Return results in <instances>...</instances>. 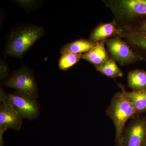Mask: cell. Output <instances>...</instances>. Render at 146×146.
I'll return each mask as SVG.
<instances>
[{
  "instance_id": "1",
  "label": "cell",
  "mask_w": 146,
  "mask_h": 146,
  "mask_svg": "<svg viewBox=\"0 0 146 146\" xmlns=\"http://www.w3.org/2000/svg\"><path fill=\"white\" fill-rule=\"evenodd\" d=\"M118 28L126 30L146 16V0H103Z\"/></svg>"
},
{
  "instance_id": "2",
  "label": "cell",
  "mask_w": 146,
  "mask_h": 146,
  "mask_svg": "<svg viewBox=\"0 0 146 146\" xmlns=\"http://www.w3.org/2000/svg\"><path fill=\"white\" fill-rule=\"evenodd\" d=\"M118 85L120 92L112 97L111 102L106 108V113L113 122L115 128L116 146H121L123 134L127 122L136 116L135 109L126 94L125 88L121 84Z\"/></svg>"
},
{
  "instance_id": "3",
  "label": "cell",
  "mask_w": 146,
  "mask_h": 146,
  "mask_svg": "<svg viewBox=\"0 0 146 146\" xmlns=\"http://www.w3.org/2000/svg\"><path fill=\"white\" fill-rule=\"evenodd\" d=\"M44 33V28L36 25L20 27L11 34L5 49L6 54L21 58Z\"/></svg>"
},
{
  "instance_id": "4",
  "label": "cell",
  "mask_w": 146,
  "mask_h": 146,
  "mask_svg": "<svg viewBox=\"0 0 146 146\" xmlns=\"http://www.w3.org/2000/svg\"><path fill=\"white\" fill-rule=\"evenodd\" d=\"M0 100L9 105L23 119L35 120L40 114V105L37 98L26 93L18 91L5 93L1 88Z\"/></svg>"
},
{
  "instance_id": "5",
  "label": "cell",
  "mask_w": 146,
  "mask_h": 146,
  "mask_svg": "<svg viewBox=\"0 0 146 146\" xmlns=\"http://www.w3.org/2000/svg\"><path fill=\"white\" fill-rule=\"evenodd\" d=\"M105 44L110 57L121 66H126L143 60V58L136 53L121 36H114L106 39Z\"/></svg>"
},
{
  "instance_id": "6",
  "label": "cell",
  "mask_w": 146,
  "mask_h": 146,
  "mask_svg": "<svg viewBox=\"0 0 146 146\" xmlns=\"http://www.w3.org/2000/svg\"><path fill=\"white\" fill-rule=\"evenodd\" d=\"M3 85L24 92L37 98L38 89L33 72L22 67L13 72L3 83Z\"/></svg>"
},
{
  "instance_id": "7",
  "label": "cell",
  "mask_w": 146,
  "mask_h": 146,
  "mask_svg": "<svg viewBox=\"0 0 146 146\" xmlns=\"http://www.w3.org/2000/svg\"><path fill=\"white\" fill-rule=\"evenodd\" d=\"M146 137V116L136 115L125 129L121 146H143Z\"/></svg>"
},
{
  "instance_id": "8",
  "label": "cell",
  "mask_w": 146,
  "mask_h": 146,
  "mask_svg": "<svg viewBox=\"0 0 146 146\" xmlns=\"http://www.w3.org/2000/svg\"><path fill=\"white\" fill-rule=\"evenodd\" d=\"M1 103L0 129L20 130L23 125V119L9 105Z\"/></svg>"
},
{
  "instance_id": "9",
  "label": "cell",
  "mask_w": 146,
  "mask_h": 146,
  "mask_svg": "<svg viewBox=\"0 0 146 146\" xmlns=\"http://www.w3.org/2000/svg\"><path fill=\"white\" fill-rule=\"evenodd\" d=\"M146 63V33L122 30L120 36Z\"/></svg>"
},
{
  "instance_id": "10",
  "label": "cell",
  "mask_w": 146,
  "mask_h": 146,
  "mask_svg": "<svg viewBox=\"0 0 146 146\" xmlns=\"http://www.w3.org/2000/svg\"><path fill=\"white\" fill-rule=\"evenodd\" d=\"M122 29L118 28L115 23L112 22L100 24L91 32L89 40L94 43H98L112 37L120 36Z\"/></svg>"
},
{
  "instance_id": "11",
  "label": "cell",
  "mask_w": 146,
  "mask_h": 146,
  "mask_svg": "<svg viewBox=\"0 0 146 146\" xmlns=\"http://www.w3.org/2000/svg\"><path fill=\"white\" fill-rule=\"evenodd\" d=\"M105 43V40L98 42L90 51L82 55V59L93 64L95 68L100 66L110 57L106 49Z\"/></svg>"
},
{
  "instance_id": "12",
  "label": "cell",
  "mask_w": 146,
  "mask_h": 146,
  "mask_svg": "<svg viewBox=\"0 0 146 146\" xmlns=\"http://www.w3.org/2000/svg\"><path fill=\"white\" fill-rule=\"evenodd\" d=\"M127 86L132 91L146 90V70L135 69L127 74Z\"/></svg>"
},
{
  "instance_id": "13",
  "label": "cell",
  "mask_w": 146,
  "mask_h": 146,
  "mask_svg": "<svg viewBox=\"0 0 146 146\" xmlns=\"http://www.w3.org/2000/svg\"><path fill=\"white\" fill-rule=\"evenodd\" d=\"M98 43H94L89 40L79 39L63 46L60 49V53L71 52L74 54L86 53L90 51Z\"/></svg>"
},
{
  "instance_id": "14",
  "label": "cell",
  "mask_w": 146,
  "mask_h": 146,
  "mask_svg": "<svg viewBox=\"0 0 146 146\" xmlns=\"http://www.w3.org/2000/svg\"><path fill=\"white\" fill-rule=\"evenodd\" d=\"M126 94L135 109L136 115L146 113V90L126 91Z\"/></svg>"
},
{
  "instance_id": "15",
  "label": "cell",
  "mask_w": 146,
  "mask_h": 146,
  "mask_svg": "<svg viewBox=\"0 0 146 146\" xmlns=\"http://www.w3.org/2000/svg\"><path fill=\"white\" fill-rule=\"evenodd\" d=\"M96 69L102 74L114 80L123 76V72L118 67L117 62L111 57L100 66L96 67Z\"/></svg>"
},
{
  "instance_id": "16",
  "label": "cell",
  "mask_w": 146,
  "mask_h": 146,
  "mask_svg": "<svg viewBox=\"0 0 146 146\" xmlns=\"http://www.w3.org/2000/svg\"><path fill=\"white\" fill-rule=\"evenodd\" d=\"M82 55L81 54L64 53L62 54L58 61V68L61 70H68L81 59Z\"/></svg>"
},
{
  "instance_id": "17",
  "label": "cell",
  "mask_w": 146,
  "mask_h": 146,
  "mask_svg": "<svg viewBox=\"0 0 146 146\" xmlns=\"http://www.w3.org/2000/svg\"><path fill=\"white\" fill-rule=\"evenodd\" d=\"M125 31L141 33H146V16L143 18L136 25Z\"/></svg>"
},
{
  "instance_id": "18",
  "label": "cell",
  "mask_w": 146,
  "mask_h": 146,
  "mask_svg": "<svg viewBox=\"0 0 146 146\" xmlns=\"http://www.w3.org/2000/svg\"><path fill=\"white\" fill-rule=\"evenodd\" d=\"M0 67V78L1 80H2L8 76V68L3 60H1Z\"/></svg>"
},
{
  "instance_id": "19",
  "label": "cell",
  "mask_w": 146,
  "mask_h": 146,
  "mask_svg": "<svg viewBox=\"0 0 146 146\" xmlns=\"http://www.w3.org/2000/svg\"><path fill=\"white\" fill-rule=\"evenodd\" d=\"M143 146H146V137L145 139V141H144V143L143 144Z\"/></svg>"
}]
</instances>
